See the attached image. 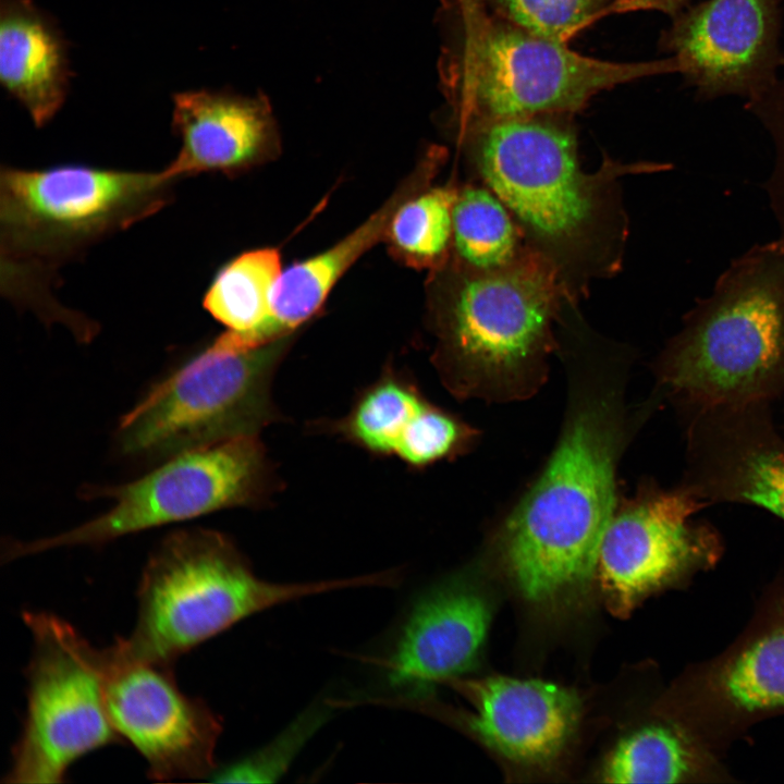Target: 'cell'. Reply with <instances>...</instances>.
<instances>
[{"label": "cell", "mask_w": 784, "mask_h": 784, "mask_svg": "<svg viewBox=\"0 0 784 784\" xmlns=\"http://www.w3.org/2000/svg\"><path fill=\"white\" fill-rule=\"evenodd\" d=\"M467 132L479 181L504 204L527 248L553 270L574 305L593 281L622 268L629 226L621 179L673 168L604 157L587 172L576 133L560 115L478 122Z\"/></svg>", "instance_id": "obj_1"}, {"label": "cell", "mask_w": 784, "mask_h": 784, "mask_svg": "<svg viewBox=\"0 0 784 784\" xmlns=\"http://www.w3.org/2000/svg\"><path fill=\"white\" fill-rule=\"evenodd\" d=\"M179 180L166 169L130 171L60 164L0 173L3 289L37 304L45 318L76 327L51 299L53 272L89 246L155 215L171 201Z\"/></svg>", "instance_id": "obj_2"}, {"label": "cell", "mask_w": 784, "mask_h": 784, "mask_svg": "<svg viewBox=\"0 0 784 784\" xmlns=\"http://www.w3.org/2000/svg\"><path fill=\"white\" fill-rule=\"evenodd\" d=\"M656 368L678 409L784 394V236L730 262L684 315Z\"/></svg>", "instance_id": "obj_3"}, {"label": "cell", "mask_w": 784, "mask_h": 784, "mask_svg": "<svg viewBox=\"0 0 784 784\" xmlns=\"http://www.w3.org/2000/svg\"><path fill=\"white\" fill-rule=\"evenodd\" d=\"M380 584L379 574L269 583L254 574L225 535L183 529L167 536L150 554L137 589L134 629L110 647L126 659L173 665L181 656L257 612L311 595Z\"/></svg>", "instance_id": "obj_4"}, {"label": "cell", "mask_w": 784, "mask_h": 784, "mask_svg": "<svg viewBox=\"0 0 784 784\" xmlns=\"http://www.w3.org/2000/svg\"><path fill=\"white\" fill-rule=\"evenodd\" d=\"M613 438L600 411H583L507 520L505 556L520 592L552 598L586 583L614 509Z\"/></svg>", "instance_id": "obj_5"}, {"label": "cell", "mask_w": 784, "mask_h": 784, "mask_svg": "<svg viewBox=\"0 0 784 784\" xmlns=\"http://www.w3.org/2000/svg\"><path fill=\"white\" fill-rule=\"evenodd\" d=\"M291 335L253 348L218 339L150 388L120 420L122 455L166 460L243 437H258L281 416L271 396Z\"/></svg>", "instance_id": "obj_6"}, {"label": "cell", "mask_w": 784, "mask_h": 784, "mask_svg": "<svg viewBox=\"0 0 784 784\" xmlns=\"http://www.w3.org/2000/svg\"><path fill=\"white\" fill-rule=\"evenodd\" d=\"M464 27L458 90L466 126L575 113L604 89L682 72L674 56L646 62L603 61L488 13Z\"/></svg>", "instance_id": "obj_7"}, {"label": "cell", "mask_w": 784, "mask_h": 784, "mask_svg": "<svg viewBox=\"0 0 784 784\" xmlns=\"http://www.w3.org/2000/svg\"><path fill=\"white\" fill-rule=\"evenodd\" d=\"M566 303L553 270L530 250L494 270L456 261L437 314V363L454 387L523 373L550 352Z\"/></svg>", "instance_id": "obj_8"}, {"label": "cell", "mask_w": 784, "mask_h": 784, "mask_svg": "<svg viewBox=\"0 0 784 784\" xmlns=\"http://www.w3.org/2000/svg\"><path fill=\"white\" fill-rule=\"evenodd\" d=\"M22 618L33 637L26 712L2 782L62 783L75 761L122 742L106 705V654L53 613Z\"/></svg>", "instance_id": "obj_9"}, {"label": "cell", "mask_w": 784, "mask_h": 784, "mask_svg": "<svg viewBox=\"0 0 784 784\" xmlns=\"http://www.w3.org/2000/svg\"><path fill=\"white\" fill-rule=\"evenodd\" d=\"M278 481L258 437H243L175 454L143 477L90 489L114 501L101 515L71 530L33 541H12L5 561L48 550L101 546L147 529L230 507L262 505Z\"/></svg>", "instance_id": "obj_10"}, {"label": "cell", "mask_w": 784, "mask_h": 784, "mask_svg": "<svg viewBox=\"0 0 784 784\" xmlns=\"http://www.w3.org/2000/svg\"><path fill=\"white\" fill-rule=\"evenodd\" d=\"M708 504L683 487L646 488L611 518L598 554L601 589L611 612L626 616L644 599L689 584L724 552L720 531L697 519Z\"/></svg>", "instance_id": "obj_11"}, {"label": "cell", "mask_w": 784, "mask_h": 784, "mask_svg": "<svg viewBox=\"0 0 784 784\" xmlns=\"http://www.w3.org/2000/svg\"><path fill=\"white\" fill-rule=\"evenodd\" d=\"M670 712L721 755L754 724L784 714V577L762 593L742 634L714 658L689 664Z\"/></svg>", "instance_id": "obj_12"}, {"label": "cell", "mask_w": 784, "mask_h": 784, "mask_svg": "<svg viewBox=\"0 0 784 784\" xmlns=\"http://www.w3.org/2000/svg\"><path fill=\"white\" fill-rule=\"evenodd\" d=\"M106 654L105 697L110 721L144 758L158 782L209 780L218 768L219 716L179 687L173 665Z\"/></svg>", "instance_id": "obj_13"}, {"label": "cell", "mask_w": 784, "mask_h": 784, "mask_svg": "<svg viewBox=\"0 0 784 784\" xmlns=\"http://www.w3.org/2000/svg\"><path fill=\"white\" fill-rule=\"evenodd\" d=\"M782 22V0H703L672 17L659 47L678 59L697 100L748 101L780 77Z\"/></svg>", "instance_id": "obj_14"}, {"label": "cell", "mask_w": 784, "mask_h": 784, "mask_svg": "<svg viewBox=\"0 0 784 784\" xmlns=\"http://www.w3.org/2000/svg\"><path fill=\"white\" fill-rule=\"evenodd\" d=\"M679 412L686 443L678 485L708 505H754L784 520V437L771 403Z\"/></svg>", "instance_id": "obj_15"}, {"label": "cell", "mask_w": 784, "mask_h": 784, "mask_svg": "<svg viewBox=\"0 0 784 784\" xmlns=\"http://www.w3.org/2000/svg\"><path fill=\"white\" fill-rule=\"evenodd\" d=\"M475 709L470 728L491 748L522 763H543L564 747L580 713L577 695L560 685L506 676L458 684Z\"/></svg>", "instance_id": "obj_16"}, {"label": "cell", "mask_w": 784, "mask_h": 784, "mask_svg": "<svg viewBox=\"0 0 784 784\" xmlns=\"http://www.w3.org/2000/svg\"><path fill=\"white\" fill-rule=\"evenodd\" d=\"M490 610L478 592L460 581L420 597L384 662L391 685L412 696L466 670L482 647Z\"/></svg>", "instance_id": "obj_17"}, {"label": "cell", "mask_w": 784, "mask_h": 784, "mask_svg": "<svg viewBox=\"0 0 784 784\" xmlns=\"http://www.w3.org/2000/svg\"><path fill=\"white\" fill-rule=\"evenodd\" d=\"M172 126L181 146L164 169L176 180L244 170L261 157L268 139V121L256 102L207 90L174 96Z\"/></svg>", "instance_id": "obj_18"}, {"label": "cell", "mask_w": 784, "mask_h": 784, "mask_svg": "<svg viewBox=\"0 0 784 784\" xmlns=\"http://www.w3.org/2000/svg\"><path fill=\"white\" fill-rule=\"evenodd\" d=\"M63 40L28 0H1L0 77L37 126L61 108L69 87Z\"/></svg>", "instance_id": "obj_19"}, {"label": "cell", "mask_w": 784, "mask_h": 784, "mask_svg": "<svg viewBox=\"0 0 784 784\" xmlns=\"http://www.w3.org/2000/svg\"><path fill=\"white\" fill-rule=\"evenodd\" d=\"M433 164L417 168L399 191L363 224L339 243L283 271L272 296L269 335L272 341L291 335L321 306L345 271L388 230L397 208L428 182Z\"/></svg>", "instance_id": "obj_20"}, {"label": "cell", "mask_w": 784, "mask_h": 784, "mask_svg": "<svg viewBox=\"0 0 784 784\" xmlns=\"http://www.w3.org/2000/svg\"><path fill=\"white\" fill-rule=\"evenodd\" d=\"M712 750L681 719L648 721L623 737L602 775L609 783H720L730 773Z\"/></svg>", "instance_id": "obj_21"}, {"label": "cell", "mask_w": 784, "mask_h": 784, "mask_svg": "<svg viewBox=\"0 0 784 784\" xmlns=\"http://www.w3.org/2000/svg\"><path fill=\"white\" fill-rule=\"evenodd\" d=\"M281 273L280 253L270 247L241 254L217 272L204 307L226 329L217 338L221 343L246 350L272 342V296Z\"/></svg>", "instance_id": "obj_22"}, {"label": "cell", "mask_w": 784, "mask_h": 784, "mask_svg": "<svg viewBox=\"0 0 784 784\" xmlns=\"http://www.w3.org/2000/svg\"><path fill=\"white\" fill-rule=\"evenodd\" d=\"M426 402L408 375L387 367L357 394L344 417L324 424L323 428L371 454L394 456Z\"/></svg>", "instance_id": "obj_23"}, {"label": "cell", "mask_w": 784, "mask_h": 784, "mask_svg": "<svg viewBox=\"0 0 784 784\" xmlns=\"http://www.w3.org/2000/svg\"><path fill=\"white\" fill-rule=\"evenodd\" d=\"M452 243L457 261L477 270L510 266L529 250L507 208L483 184L457 192Z\"/></svg>", "instance_id": "obj_24"}, {"label": "cell", "mask_w": 784, "mask_h": 784, "mask_svg": "<svg viewBox=\"0 0 784 784\" xmlns=\"http://www.w3.org/2000/svg\"><path fill=\"white\" fill-rule=\"evenodd\" d=\"M457 189L434 187L405 200L395 211L388 234L409 262L428 266L444 260L453 236Z\"/></svg>", "instance_id": "obj_25"}, {"label": "cell", "mask_w": 784, "mask_h": 784, "mask_svg": "<svg viewBox=\"0 0 784 784\" xmlns=\"http://www.w3.org/2000/svg\"><path fill=\"white\" fill-rule=\"evenodd\" d=\"M494 16L532 34L567 44L611 14L614 0H482Z\"/></svg>", "instance_id": "obj_26"}, {"label": "cell", "mask_w": 784, "mask_h": 784, "mask_svg": "<svg viewBox=\"0 0 784 784\" xmlns=\"http://www.w3.org/2000/svg\"><path fill=\"white\" fill-rule=\"evenodd\" d=\"M324 716V712L317 709L306 711L261 750L228 767L217 768L209 780L228 783L275 781L284 773L306 740L323 722Z\"/></svg>", "instance_id": "obj_27"}, {"label": "cell", "mask_w": 784, "mask_h": 784, "mask_svg": "<svg viewBox=\"0 0 784 784\" xmlns=\"http://www.w3.org/2000/svg\"><path fill=\"white\" fill-rule=\"evenodd\" d=\"M466 436L461 422L427 401L400 441L394 456L408 467L422 468L454 453Z\"/></svg>", "instance_id": "obj_28"}, {"label": "cell", "mask_w": 784, "mask_h": 784, "mask_svg": "<svg viewBox=\"0 0 784 784\" xmlns=\"http://www.w3.org/2000/svg\"><path fill=\"white\" fill-rule=\"evenodd\" d=\"M745 109L763 126L772 144L773 163L763 185L780 235L784 236V76L764 95L745 102Z\"/></svg>", "instance_id": "obj_29"}, {"label": "cell", "mask_w": 784, "mask_h": 784, "mask_svg": "<svg viewBox=\"0 0 784 784\" xmlns=\"http://www.w3.org/2000/svg\"><path fill=\"white\" fill-rule=\"evenodd\" d=\"M690 3V0H614L612 13L651 10L674 17Z\"/></svg>", "instance_id": "obj_30"}, {"label": "cell", "mask_w": 784, "mask_h": 784, "mask_svg": "<svg viewBox=\"0 0 784 784\" xmlns=\"http://www.w3.org/2000/svg\"><path fill=\"white\" fill-rule=\"evenodd\" d=\"M464 13L465 24L471 23L486 13L482 0H458Z\"/></svg>", "instance_id": "obj_31"}]
</instances>
